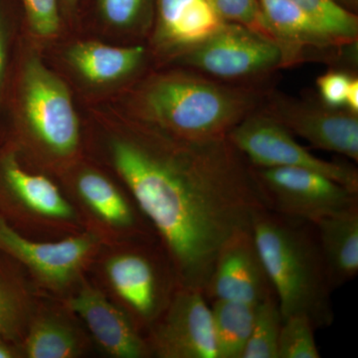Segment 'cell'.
I'll return each instance as SVG.
<instances>
[{
	"mask_svg": "<svg viewBox=\"0 0 358 358\" xmlns=\"http://www.w3.org/2000/svg\"><path fill=\"white\" fill-rule=\"evenodd\" d=\"M227 136L252 166L310 169L358 193V171L355 167L310 154L294 140L291 131L261 109L245 117Z\"/></svg>",
	"mask_w": 358,
	"mask_h": 358,
	"instance_id": "cell-7",
	"label": "cell"
},
{
	"mask_svg": "<svg viewBox=\"0 0 358 358\" xmlns=\"http://www.w3.org/2000/svg\"><path fill=\"white\" fill-rule=\"evenodd\" d=\"M260 109L313 148L358 162V114L268 91Z\"/></svg>",
	"mask_w": 358,
	"mask_h": 358,
	"instance_id": "cell-8",
	"label": "cell"
},
{
	"mask_svg": "<svg viewBox=\"0 0 358 358\" xmlns=\"http://www.w3.org/2000/svg\"><path fill=\"white\" fill-rule=\"evenodd\" d=\"M115 293L141 319L159 317L160 286L155 264L147 256L124 253L113 257L106 266Z\"/></svg>",
	"mask_w": 358,
	"mask_h": 358,
	"instance_id": "cell-16",
	"label": "cell"
},
{
	"mask_svg": "<svg viewBox=\"0 0 358 358\" xmlns=\"http://www.w3.org/2000/svg\"><path fill=\"white\" fill-rule=\"evenodd\" d=\"M352 77L353 75L345 71L329 70L317 78V88L322 103L336 109L345 108L346 94Z\"/></svg>",
	"mask_w": 358,
	"mask_h": 358,
	"instance_id": "cell-28",
	"label": "cell"
},
{
	"mask_svg": "<svg viewBox=\"0 0 358 358\" xmlns=\"http://www.w3.org/2000/svg\"><path fill=\"white\" fill-rule=\"evenodd\" d=\"M145 55L147 50L141 45L119 47L96 41L78 42L67 51L70 64L93 84L110 83L134 74Z\"/></svg>",
	"mask_w": 358,
	"mask_h": 358,
	"instance_id": "cell-17",
	"label": "cell"
},
{
	"mask_svg": "<svg viewBox=\"0 0 358 358\" xmlns=\"http://www.w3.org/2000/svg\"><path fill=\"white\" fill-rule=\"evenodd\" d=\"M21 100L34 138L50 154L71 157L80 143V124L67 85L32 56L23 68Z\"/></svg>",
	"mask_w": 358,
	"mask_h": 358,
	"instance_id": "cell-5",
	"label": "cell"
},
{
	"mask_svg": "<svg viewBox=\"0 0 358 358\" xmlns=\"http://www.w3.org/2000/svg\"><path fill=\"white\" fill-rule=\"evenodd\" d=\"M268 91L255 85L224 83L190 69L148 78L134 96L141 121L190 140L227 136L260 109Z\"/></svg>",
	"mask_w": 358,
	"mask_h": 358,
	"instance_id": "cell-2",
	"label": "cell"
},
{
	"mask_svg": "<svg viewBox=\"0 0 358 358\" xmlns=\"http://www.w3.org/2000/svg\"><path fill=\"white\" fill-rule=\"evenodd\" d=\"M225 22L212 0H157L152 45L159 55L176 59L215 34Z\"/></svg>",
	"mask_w": 358,
	"mask_h": 358,
	"instance_id": "cell-12",
	"label": "cell"
},
{
	"mask_svg": "<svg viewBox=\"0 0 358 358\" xmlns=\"http://www.w3.org/2000/svg\"><path fill=\"white\" fill-rule=\"evenodd\" d=\"M110 154L179 285L204 292L219 250L266 209L252 164L228 136L190 140L143 122L115 138Z\"/></svg>",
	"mask_w": 358,
	"mask_h": 358,
	"instance_id": "cell-1",
	"label": "cell"
},
{
	"mask_svg": "<svg viewBox=\"0 0 358 358\" xmlns=\"http://www.w3.org/2000/svg\"><path fill=\"white\" fill-rule=\"evenodd\" d=\"M148 345L162 358H217L211 308L203 292L179 287Z\"/></svg>",
	"mask_w": 358,
	"mask_h": 358,
	"instance_id": "cell-9",
	"label": "cell"
},
{
	"mask_svg": "<svg viewBox=\"0 0 358 358\" xmlns=\"http://www.w3.org/2000/svg\"><path fill=\"white\" fill-rule=\"evenodd\" d=\"M4 176L14 194L35 213L61 220L74 216L69 202L59 192L57 186L45 176L27 173L13 159L7 160Z\"/></svg>",
	"mask_w": 358,
	"mask_h": 358,
	"instance_id": "cell-18",
	"label": "cell"
},
{
	"mask_svg": "<svg viewBox=\"0 0 358 358\" xmlns=\"http://www.w3.org/2000/svg\"><path fill=\"white\" fill-rule=\"evenodd\" d=\"M14 353L8 346L0 343V358H11L14 357Z\"/></svg>",
	"mask_w": 358,
	"mask_h": 358,
	"instance_id": "cell-33",
	"label": "cell"
},
{
	"mask_svg": "<svg viewBox=\"0 0 358 358\" xmlns=\"http://www.w3.org/2000/svg\"><path fill=\"white\" fill-rule=\"evenodd\" d=\"M345 108L350 112L358 114V79L357 77H352L348 87Z\"/></svg>",
	"mask_w": 358,
	"mask_h": 358,
	"instance_id": "cell-30",
	"label": "cell"
},
{
	"mask_svg": "<svg viewBox=\"0 0 358 358\" xmlns=\"http://www.w3.org/2000/svg\"><path fill=\"white\" fill-rule=\"evenodd\" d=\"M315 331L312 320L303 313L282 319L278 358H320Z\"/></svg>",
	"mask_w": 358,
	"mask_h": 358,
	"instance_id": "cell-24",
	"label": "cell"
},
{
	"mask_svg": "<svg viewBox=\"0 0 358 358\" xmlns=\"http://www.w3.org/2000/svg\"><path fill=\"white\" fill-rule=\"evenodd\" d=\"M252 166L264 206L280 215L313 223L358 204V193L317 171Z\"/></svg>",
	"mask_w": 358,
	"mask_h": 358,
	"instance_id": "cell-6",
	"label": "cell"
},
{
	"mask_svg": "<svg viewBox=\"0 0 358 358\" xmlns=\"http://www.w3.org/2000/svg\"><path fill=\"white\" fill-rule=\"evenodd\" d=\"M96 244V238L89 234L58 242L31 241L0 218V249L27 266L52 288L70 284L95 253Z\"/></svg>",
	"mask_w": 358,
	"mask_h": 358,
	"instance_id": "cell-11",
	"label": "cell"
},
{
	"mask_svg": "<svg viewBox=\"0 0 358 358\" xmlns=\"http://www.w3.org/2000/svg\"><path fill=\"white\" fill-rule=\"evenodd\" d=\"M32 32L41 38H51L60 28L58 0H22Z\"/></svg>",
	"mask_w": 358,
	"mask_h": 358,
	"instance_id": "cell-27",
	"label": "cell"
},
{
	"mask_svg": "<svg viewBox=\"0 0 358 358\" xmlns=\"http://www.w3.org/2000/svg\"><path fill=\"white\" fill-rule=\"evenodd\" d=\"M103 20L115 28L134 30L148 20L150 0H98Z\"/></svg>",
	"mask_w": 358,
	"mask_h": 358,
	"instance_id": "cell-26",
	"label": "cell"
},
{
	"mask_svg": "<svg viewBox=\"0 0 358 358\" xmlns=\"http://www.w3.org/2000/svg\"><path fill=\"white\" fill-rule=\"evenodd\" d=\"M30 358H73L80 353V343L71 327L53 317L33 322L25 343Z\"/></svg>",
	"mask_w": 358,
	"mask_h": 358,
	"instance_id": "cell-21",
	"label": "cell"
},
{
	"mask_svg": "<svg viewBox=\"0 0 358 358\" xmlns=\"http://www.w3.org/2000/svg\"><path fill=\"white\" fill-rule=\"evenodd\" d=\"M313 224L333 289L352 281L358 273V204Z\"/></svg>",
	"mask_w": 358,
	"mask_h": 358,
	"instance_id": "cell-15",
	"label": "cell"
},
{
	"mask_svg": "<svg viewBox=\"0 0 358 358\" xmlns=\"http://www.w3.org/2000/svg\"><path fill=\"white\" fill-rule=\"evenodd\" d=\"M207 300L258 305L275 294L252 229L229 238L219 250L204 289Z\"/></svg>",
	"mask_w": 358,
	"mask_h": 358,
	"instance_id": "cell-10",
	"label": "cell"
},
{
	"mask_svg": "<svg viewBox=\"0 0 358 358\" xmlns=\"http://www.w3.org/2000/svg\"><path fill=\"white\" fill-rule=\"evenodd\" d=\"M71 310L86 322L105 352L117 358H141L150 355L128 317L100 291L85 287L69 301Z\"/></svg>",
	"mask_w": 358,
	"mask_h": 358,
	"instance_id": "cell-13",
	"label": "cell"
},
{
	"mask_svg": "<svg viewBox=\"0 0 358 358\" xmlns=\"http://www.w3.org/2000/svg\"><path fill=\"white\" fill-rule=\"evenodd\" d=\"M22 305L15 292L0 281V334H13L20 324Z\"/></svg>",
	"mask_w": 358,
	"mask_h": 358,
	"instance_id": "cell-29",
	"label": "cell"
},
{
	"mask_svg": "<svg viewBox=\"0 0 358 358\" xmlns=\"http://www.w3.org/2000/svg\"><path fill=\"white\" fill-rule=\"evenodd\" d=\"M78 1H79V0H65V3L69 7H74L76 6Z\"/></svg>",
	"mask_w": 358,
	"mask_h": 358,
	"instance_id": "cell-34",
	"label": "cell"
},
{
	"mask_svg": "<svg viewBox=\"0 0 358 358\" xmlns=\"http://www.w3.org/2000/svg\"><path fill=\"white\" fill-rule=\"evenodd\" d=\"M336 1L353 13L357 9L358 0H336Z\"/></svg>",
	"mask_w": 358,
	"mask_h": 358,
	"instance_id": "cell-32",
	"label": "cell"
},
{
	"mask_svg": "<svg viewBox=\"0 0 358 358\" xmlns=\"http://www.w3.org/2000/svg\"><path fill=\"white\" fill-rule=\"evenodd\" d=\"M282 315L275 294L256 306L253 327L242 358H278Z\"/></svg>",
	"mask_w": 358,
	"mask_h": 358,
	"instance_id": "cell-23",
	"label": "cell"
},
{
	"mask_svg": "<svg viewBox=\"0 0 358 358\" xmlns=\"http://www.w3.org/2000/svg\"><path fill=\"white\" fill-rule=\"evenodd\" d=\"M174 60L212 79L238 85H253L285 67L279 44L227 21L215 34Z\"/></svg>",
	"mask_w": 358,
	"mask_h": 358,
	"instance_id": "cell-4",
	"label": "cell"
},
{
	"mask_svg": "<svg viewBox=\"0 0 358 358\" xmlns=\"http://www.w3.org/2000/svg\"><path fill=\"white\" fill-rule=\"evenodd\" d=\"M77 190L85 203L106 223L119 228L134 225L128 201L117 187L98 171H86L77 178Z\"/></svg>",
	"mask_w": 358,
	"mask_h": 358,
	"instance_id": "cell-20",
	"label": "cell"
},
{
	"mask_svg": "<svg viewBox=\"0 0 358 358\" xmlns=\"http://www.w3.org/2000/svg\"><path fill=\"white\" fill-rule=\"evenodd\" d=\"M261 9L284 53L285 67L299 64L312 52L341 53V46L291 0H259Z\"/></svg>",
	"mask_w": 358,
	"mask_h": 358,
	"instance_id": "cell-14",
	"label": "cell"
},
{
	"mask_svg": "<svg viewBox=\"0 0 358 358\" xmlns=\"http://www.w3.org/2000/svg\"><path fill=\"white\" fill-rule=\"evenodd\" d=\"M212 2L224 20L243 25L278 44L259 0H212Z\"/></svg>",
	"mask_w": 358,
	"mask_h": 358,
	"instance_id": "cell-25",
	"label": "cell"
},
{
	"mask_svg": "<svg viewBox=\"0 0 358 358\" xmlns=\"http://www.w3.org/2000/svg\"><path fill=\"white\" fill-rule=\"evenodd\" d=\"M341 46L357 45L358 18L336 0H291Z\"/></svg>",
	"mask_w": 358,
	"mask_h": 358,
	"instance_id": "cell-22",
	"label": "cell"
},
{
	"mask_svg": "<svg viewBox=\"0 0 358 358\" xmlns=\"http://www.w3.org/2000/svg\"><path fill=\"white\" fill-rule=\"evenodd\" d=\"M4 62H6V48H4L3 28H2L1 16H0V83L3 74Z\"/></svg>",
	"mask_w": 358,
	"mask_h": 358,
	"instance_id": "cell-31",
	"label": "cell"
},
{
	"mask_svg": "<svg viewBox=\"0 0 358 358\" xmlns=\"http://www.w3.org/2000/svg\"><path fill=\"white\" fill-rule=\"evenodd\" d=\"M256 306L239 301H212L217 358H242L253 327Z\"/></svg>",
	"mask_w": 358,
	"mask_h": 358,
	"instance_id": "cell-19",
	"label": "cell"
},
{
	"mask_svg": "<svg viewBox=\"0 0 358 358\" xmlns=\"http://www.w3.org/2000/svg\"><path fill=\"white\" fill-rule=\"evenodd\" d=\"M252 233L282 319L303 313L315 329L331 326L334 289L313 224L264 209L256 216Z\"/></svg>",
	"mask_w": 358,
	"mask_h": 358,
	"instance_id": "cell-3",
	"label": "cell"
}]
</instances>
